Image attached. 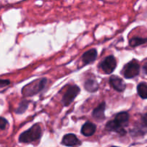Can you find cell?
<instances>
[{
  "instance_id": "cell-21",
  "label": "cell",
  "mask_w": 147,
  "mask_h": 147,
  "mask_svg": "<svg viewBox=\"0 0 147 147\" xmlns=\"http://www.w3.org/2000/svg\"><path fill=\"white\" fill-rule=\"evenodd\" d=\"M111 147H118V146H111Z\"/></svg>"
},
{
  "instance_id": "cell-6",
  "label": "cell",
  "mask_w": 147,
  "mask_h": 147,
  "mask_svg": "<svg viewBox=\"0 0 147 147\" xmlns=\"http://www.w3.org/2000/svg\"><path fill=\"white\" fill-rule=\"evenodd\" d=\"M109 83L113 89L119 92H123L126 89V85L121 78L116 76H111L109 79Z\"/></svg>"
},
{
  "instance_id": "cell-7",
  "label": "cell",
  "mask_w": 147,
  "mask_h": 147,
  "mask_svg": "<svg viewBox=\"0 0 147 147\" xmlns=\"http://www.w3.org/2000/svg\"><path fill=\"white\" fill-rule=\"evenodd\" d=\"M62 144L67 146H76L81 144V142L73 134H68L63 136Z\"/></svg>"
},
{
  "instance_id": "cell-18",
  "label": "cell",
  "mask_w": 147,
  "mask_h": 147,
  "mask_svg": "<svg viewBox=\"0 0 147 147\" xmlns=\"http://www.w3.org/2000/svg\"><path fill=\"white\" fill-rule=\"evenodd\" d=\"M9 83L10 82L9 80H1V81H0V86L3 88L6 86H8Z\"/></svg>"
},
{
  "instance_id": "cell-16",
  "label": "cell",
  "mask_w": 147,
  "mask_h": 147,
  "mask_svg": "<svg viewBox=\"0 0 147 147\" xmlns=\"http://www.w3.org/2000/svg\"><path fill=\"white\" fill-rule=\"evenodd\" d=\"M29 105V101L27 100H24L20 103L19 105V107L17 108V111H16V113H18V114H22V113H24L26 110H27V107H28Z\"/></svg>"
},
{
  "instance_id": "cell-2",
  "label": "cell",
  "mask_w": 147,
  "mask_h": 147,
  "mask_svg": "<svg viewBox=\"0 0 147 147\" xmlns=\"http://www.w3.org/2000/svg\"><path fill=\"white\" fill-rule=\"evenodd\" d=\"M47 83V79L42 78L40 80H34L27 85L22 89V94L25 96H32L41 91Z\"/></svg>"
},
{
  "instance_id": "cell-11",
  "label": "cell",
  "mask_w": 147,
  "mask_h": 147,
  "mask_svg": "<svg viewBox=\"0 0 147 147\" xmlns=\"http://www.w3.org/2000/svg\"><path fill=\"white\" fill-rule=\"evenodd\" d=\"M97 50L96 49H90L84 53L82 56V60L85 64H89L91 62H93L97 57Z\"/></svg>"
},
{
  "instance_id": "cell-20",
  "label": "cell",
  "mask_w": 147,
  "mask_h": 147,
  "mask_svg": "<svg viewBox=\"0 0 147 147\" xmlns=\"http://www.w3.org/2000/svg\"><path fill=\"white\" fill-rule=\"evenodd\" d=\"M143 71L145 74L147 75V63H145L143 65Z\"/></svg>"
},
{
  "instance_id": "cell-5",
  "label": "cell",
  "mask_w": 147,
  "mask_h": 147,
  "mask_svg": "<svg viewBox=\"0 0 147 147\" xmlns=\"http://www.w3.org/2000/svg\"><path fill=\"white\" fill-rule=\"evenodd\" d=\"M117 63L113 55L107 56L100 63V67L106 74H111L116 69Z\"/></svg>"
},
{
  "instance_id": "cell-12",
  "label": "cell",
  "mask_w": 147,
  "mask_h": 147,
  "mask_svg": "<svg viewBox=\"0 0 147 147\" xmlns=\"http://www.w3.org/2000/svg\"><path fill=\"white\" fill-rule=\"evenodd\" d=\"M96 130V126L90 122H86L81 128V134L85 136H90L94 134Z\"/></svg>"
},
{
  "instance_id": "cell-3",
  "label": "cell",
  "mask_w": 147,
  "mask_h": 147,
  "mask_svg": "<svg viewBox=\"0 0 147 147\" xmlns=\"http://www.w3.org/2000/svg\"><path fill=\"white\" fill-rule=\"evenodd\" d=\"M140 72V65L135 60L129 62L123 67V76L126 78L130 79L135 78L139 74Z\"/></svg>"
},
{
  "instance_id": "cell-14",
  "label": "cell",
  "mask_w": 147,
  "mask_h": 147,
  "mask_svg": "<svg viewBox=\"0 0 147 147\" xmlns=\"http://www.w3.org/2000/svg\"><path fill=\"white\" fill-rule=\"evenodd\" d=\"M137 92L139 96L142 98H147V83H140L137 86Z\"/></svg>"
},
{
  "instance_id": "cell-10",
  "label": "cell",
  "mask_w": 147,
  "mask_h": 147,
  "mask_svg": "<svg viewBox=\"0 0 147 147\" xmlns=\"http://www.w3.org/2000/svg\"><path fill=\"white\" fill-rule=\"evenodd\" d=\"M115 121L121 126L122 128L124 129V127L128 126L129 121V115L127 112H120L118 113L115 117Z\"/></svg>"
},
{
  "instance_id": "cell-1",
  "label": "cell",
  "mask_w": 147,
  "mask_h": 147,
  "mask_svg": "<svg viewBox=\"0 0 147 147\" xmlns=\"http://www.w3.org/2000/svg\"><path fill=\"white\" fill-rule=\"evenodd\" d=\"M42 131L39 123L33 125L30 129L21 134L19 137V142L21 143H31L39 140L41 138Z\"/></svg>"
},
{
  "instance_id": "cell-15",
  "label": "cell",
  "mask_w": 147,
  "mask_h": 147,
  "mask_svg": "<svg viewBox=\"0 0 147 147\" xmlns=\"http://www.w3.org/2000/svg\"><path fill=\"white\" fill-rule=\"evenodd\" d=\"M147 42V38H142V37H133V38L129 40V45L131 47H137V46L141 45H143L144 43Z\"/></svg>"
},
{
  "instance_id": "cell-9",
  "label": "cell",
  "mask_w": 147,
  "mask_h": 147,
  "mask_svg": "<svg viewBox=\"0 0 147 147\" xmlns=\"http://www.w3.org/2000/svg\"><path fill=\"white\" fill-rule=\"evenodd\" d=\"M106 129L109 131H115L121 135L126 134V131L122 128L115 120L110 121L106 125Z\"/></svg>"
},
{
  "instance_id": "cell-8",
  "label": "cell",
  "mask_w": 147,
  "mask_h": 147,
  "mask_svg": "<svg viewBox=\"0 0 147 147\" xmlns=\"http://www.w3.org/2000/svg\"><path fill=\"white\" fill-rule=\"evenodd\" d=\"M105 110H106V103H105V102H103L93 110V113H92L93 117L96 120L99 121L104 120L105 118H106V116H105Z\"/></svg>"
},
{
  "instance_id": "cell-19",
  "label": "cell",
  "mask_w": 147,
  "mask_h": 147,
  "mask_svg": "<svg viewBox=\"0 0 147 147\" xmlns=\"http://www.w3.org/2000/svg\"><path fill=\"white\" fill-rule=\"evenodd\" d=\"M142 121H143L144 123L146 126H147V112L146 113H145V114L142 116Z\"/></svg>"
},
{
  "instance_id": "cell-13",
  "label": "cell",
  "mask_w": 147,
  "mask_h": 147,
  "mask_svg": "<svg viewBox=\"0 0 147 147\" xmlns=\"http://www.w3.org/2000/svg\"><path fill=\"white\" fill-rule=\"evenodd\" d=\"M85 89L90 93H94L98 89V83L93 79H88L84 84Z\"/></svg>"
},
{
  "instance_id": "cell-4",
  "label": "cell",
  "mask_w": 147,
  "mask_h": 147,
  "mask_svg": "<svg viewBox=\"0 0 147 147\" xmlns=\"http://www.w3.org/2000/svg\"><path fill=\"white\" fill-rule=\"evenodd\" d=\"M80 88L77 86H71L68 88L67 91L63 97V104L64 106H67L75 100L76 96L80 93Z\"/></svg>"
},
{
  "instance_id": "cell-17",
  "label": "cell",
  "mask_w": 147,
  "mask_h": 147,
  "mask_svg": "<svg viewBox=\"0 0 147 147\" xmlns=\"http://www.w3.org/2000/svg\"><path fill=\"white\" fill-rule=\"evenodd\" d=\"M7 124H8L7 121L4 118L1 117V119H0V129H1V130H4L6 128Z\"/></svg>"
}]
</instances>
